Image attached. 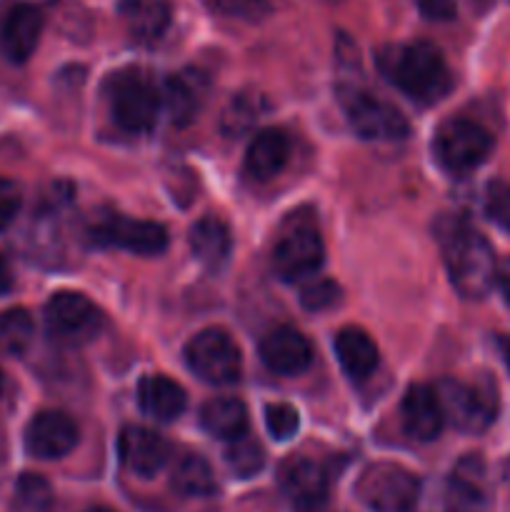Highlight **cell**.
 I'll list each match as a JSON object with an SVG mask.
<instances>
[{
	"label": "cell",
	"instance_id": "obj_1",
	"mask_svg": "<svg viewBox=\"0 0 510 512\" xmlns=\"http://www.w3.org/2000/svg\"><path fill=\"white\" fill-rule=\"evenodd\" d=\"M438 240L453 288L468 300L485 298L498 278V260L488 238L463 220H448L438 228Z\"/></svg>",
	"mask_w": 510,
	"mask_h": 512
},
{
	"label": "cell",
	"instance_id": "obj_2",
	"mask_svg": "<svg viewBox=\"0 0 510 512\" xmlns=\"http://www.w3.org/2000/svg\"><path fill=\"white\" fill-rule=\"evenodd\" d=\"M385 78L418 103H438L453 88V75L443 53L430 43L395 45L380 53Z\"/></svg>",
	"mask_w": 510,
	"mask_h": 512
},
{
	"label": "cell",
	"instance_id": "obj_3",
	"mask_svg": "<svg viewBox=\"0 0 510 512\" xmlns=\"http://www.w3.org/2000/svg\"><path fill=\"white\" fill-rule=\"evenodd\" d=\"M110 115L125 133H148L160 118V88L143 70H120L108 85Z\"/></svg>",
	"mask_w": 510,
	"mask_h": 512
},
{
	"label": "cell",
	"instance_id": "obj_4",
	"mask_svg": "<svg viewBox=\"0 0 510 512\" xmlns=\"http://www.w3.org/2000/svg\"><path fill=\"white\" fill-rule=\"evenodd\" d=\"M440 405H443L445 420L458 430L470 435H478L493 425L498 418V390L493 383L468 385L460 380H440L435 385Z\"/></svg>",
	"mask_w": 510,
	"mask_h": 512
},
{
	"label": "cell",
	"instance_id": "obj_5",
	"mask_svg": "<svg viewBox=\"0 0 510 512\" xmlns=\"http://www.w3.org/2000/svg\"><path fill=\"white\" fill-rule=\"evenodd\" d=\"M340 108L348 118L350 128L365 140H403L408 138L410 125L398 108L375 98L368 90L343 85L338 88Z\"/></svg>",
	"mask_w": 510,
	"mask_h": 512
},
{
	"label": "cell",
	"instance_id": "obj_6",
	"mask_svg": "<svg viewBox=\"0 0 510 512\" xmlns=\"http://www.w3.org/2000/svg\"><path fill=\"white\" fill-rule=\"evenodd\" d=\"M355 493L373 512H410L418 500L420 483L403 465L375 463L363 470Z\"/></svg>",
	"mask_w": 510,
	"mask_h": 512
},
{
	"label": "cell",
	"instance_id": "obj_7",
	"mask_svg": "<svg viewBox=\"0 0 510 512\" xmlns=\"http://www.w3.org/2000/svg\"><path fill=\"white\" fill-rule=\"evenodd\" d=\"M493 153V135L465 118L443 123L435 133V158L445 170L463 175L483 165Z\"/></svg>",
	"mask_w": 510,
	"mask_h": 512
},
{
	"label": "cell",
	"instance_id": "obj_8",
	"mask_svg": "<svg viewBox=\"0 0 510 512\" xmlns=\"http://www.w3.org/2000/svg\"><path fill=\"white\" fill-rule=\"evenodd\" d=\"M185 363L210 385H230L240 378V350L225 330H200L185 345Z\"/></svg>",
	"mask_w": 510,
	"mask_h": 512
},
{
	"label": "cell",
	"instance_id": "obj_9",
	"mask_svg": "<svg viewBox=\"0 0 510 512\" xmlns=\"http://www.w3.org/2000/svg\"><path fill=\"white\" fill-rule=\"evenodd\" d=\"M325 248L318 228L310 220H295L283 230L273 250V270L283 280H300L323 265Z\"/></svg>",
	"mask_w": 510,
	"mask_h": 512
},
{
	"label": "cell",
	"instance_id": "obj_10",
	"mask_svg": "<svg viewBox=\"0 0 510 512\" xmlns=\"http://www.w3.org/2000/svg\"><path fill=\"white\" fill-rule=\"evenodd\" d=\"M90 240L105 248H120L135 255H160L168 248V230L153 220L103 215L90 228Z\"/></svg>",
	"mask_w": 510,
	"mask_h": 512
},
{
	"label": "cell",
	"instance_id": "obj_11",
	"mask_svg": "<svg viewBox=\"0 0 510 512\" xmlns=\"http://www.w3.org/2000/svg\"><path fill=\"white\" fill-rule=\"evenodd\" d=\"M45 325L50 335L65 343H88L100 333L103 315L83 293H55L45 305Z\"/></svg>",
	"mask_w": 510,
	"mask_h": 512
},
{
	"label": "cell",
	"instance_id": "obj_12",
	"mask_svg": "<svg viewBox=\"0 0 510 512\" xmlns=\"http://www.w3.org/2000/svg\"><path fill=\"white\" fill-rule=\"evenodd\" d=\"M78 445V425L60 410H43L25 430V450L38 460L65 458Z\"/></svg>",
	"mask_w": 510,
	"mask_h": 512
},
{
	"label": "cell",
	"instance_id": "obj_13",
	"mask_svg": "<svg viewBox=\"0 0 510 512\" xmlns=\"http://www.w3.org/2000/svg\"><path fill=\"white\" fill-rule=\"evenodd\" d=\"M118 453L130 473L138 475V478H153L168 465L170 443L153 430L130 425L120 433Z\"/></svg>",
	"mask_w": 510,
	"mask_h": 512
},
{
	"label": "cell",
	"instance_id": "obj_14",
	"mask_svg": "<svg viewBox=\"0 0 510 512\" xmlns=\"http://www.w3.org/2000/svg\"><path fill=\"white\" fill-rule=\"evenodd\" d=\"M260 360L278 375H300L313 363V348L303 333L280 325L260 340Z\"/></svg>",
	"mask_w": 510,
	"mask_h": 512
},
{
	"label": "cell",
	"instance_id": "obj_15",
	"mask_svg": "<svg viewBox=\"0 0 510 512\" xmlns=\"http://www.w3.org/2000/svg\"><path fill=\"white\" fill-rule=\"evenodd\" d=\"M400 423L413 440L430 443L440 435L445 425L443 405H440L435 388L428 385H410L400 403Z\"/></svg>",
	"mask_w": 510,
	"mask_h": 512
},
{
	"label": "cell",
	"instance_id": "obj_16",
	"mask_svg": "<svg viewBox=\"0 0 510 512\" xmlns=\"http://www.w3.org/2000/svg\"><path fill=\"white\" fill-rule=\"evenodd\" d=\"M280 488L298 510H315L328 498V475L315 460L293 458L280 468Z\"/></svg>",
	"mask_w": 510,
	"mask_h": 512
},
{
	"label": "cell",
	"instance_id": "obj_17",
	"mask_svg": "<svg viewBox=\"0 0 510 512\" xmlns=\"http://www.w3.org/2000/svg\"><path fill=\"white\" fill-rule=\"evenodd\" d=\"M43 33V13L35 5L20 3L0 25V50L10 63H25L35 53Z\"/></svg>",
	"mask_w": 510,
	"mask_h": 512
},
{
	"label": "cell",
	"instance_id": "obj_18",
	"mask_svg": "<svg viewBox=\"0 0 510 512\" xmlns=\"http://www.w3.org/2000/svg\"><path fill=\"white\" fill-rule=\"evenodd\" d=\"M290 158V138L278 128H265L253 135L245 153V173L253 180H273Z\"/></svg>",
	"mask_w": 510,
	"mask_h": 512
},
{
	"label": "cell",
	"instance_id": "obj_19",
	"mask_svg": "<svg viewBox=\"0 0 510 512\" xmlns=\"http://www.w3.org/2000/svg\"><path fill=\"white\" fill-rule=\"evenodd\" d=\"M120 18L135 43L153 45L170 25V5L165 0H123Z\"/></svg>",
	"mask_w": 510,
	"mask_h": 512
},
{
	"label": "cell",
	"instance_id": "obj_20",
	"mask_svg": "<svg viewBox=\"0 0 510 512\" xmlns=\"http://www.w3.org/2000/svg\"><path fill=\"white\" fill-rule=\"evenodd\" d=\"M138 403L148 418L170 423L185 410V390L165 375H148L138 385Z\"/></svg>",
	"mask_w": 510,
	"mask_h": 512
},
{
	"label": "cell",
	"instance_id": "obj_21",
	"mask_svg": "<svg viewBox=\"0 0 510 512\" xmlns=\"http://www.w3.org/2000/svg\"><path fill=\"white\" fill-rule=\"evenodd\" d=\"M160 98H163V110L175 125H188L205 100V78L200 73L173 75L165 80Z\"/></svg>",
	"mask_w": 510,
	"mask_h": 512
},
{
	"label": "cell",
	"instance_id": "obj_22",
	"mask_svg": "<svg viewBox=\"0 0 510 512\" xmlns=\"http://www.w3.org/2000/svg\"><path fill=\"white\" fill-rule=\"evenodd\" d=\"M335 355L345 375L353 380L370 378L378 368V345L360 328H343L335 335Z\"/></svg>",
	"mask_w": 510,
	"mask_h": 512
},
{
	"label": "cell",
	"instance_id": "obj_23",
	"mask_svg": "<svg viewBox=\"0 0 510 512\" xmlns=\"http://www.w3.org/2000/svg\"><path fill=\"white\" fill-rule=\"evenodd\" d=\"M190 248L193 255L208 268H220L228 260L230 248H233V238H230V228L215 215L200 218L198 223L190 228Z\"/></svg>",
	"mask_w": 510,
	"mask_h": 512
},
{
	"label": "cell",
	"instance_id": "obj_24",
	"mask_svg": "<svg viewBox=\"0 0 510 512\" xmlns=\"http://www.w3.org/2000/svg\"><path fill=\"white\" fill-rule=\"evenodd\" d=\"M200 425L213 438L235 440L248 428V408L238 398H213L200 408Z\"/></svg>",
	"mask_w": 510,
	"mask_h": 512
},
{
	"label": "cell",
	"instance_id": "obj_25",
	"mask_svg": "<svg viewBox=\"0 0 510 512\" xmlns=\"http://www.w3.org/2000/svg\"><path fill=\"white\" fill-rule=\"evenodd\" d=\"M450 500L455 510H478L485 508V468L480 458L460 460L450 478Z\"/></svg>",
	"mask_w": 510,
	"mask_h": 512
},
{
	"label": "cell",
	"instance_id": "obj_26",
	"mask_svg": "<svg viewBox=\"0 0 510 512\" xmlns=\"http://www.w3.org/2000/svg\"><path fill=\"white\" fill-rule=\"evenodd\" d=\"M173 485L178 493L188 495V498H205V495H213L215 478L208 460H203L200 455H183V458L175 463Z\"/></svg>",
	"mask_w": 510,
	"mask_h": 512
},
{
	"label": "cell",
	"instance_id": "obj_27",
	"mask_svg": "<svg viewBox=\"0 0 510 512\" xmlns=\"http://www.w3.org/2000/svg\"><path fill=\"white\" fill-rule=\"evenodd\" d=\"M35 325L28 310L10 308L0 313V355L18 358L33 343Z\"/></svg>",
	"mask_w": 510,
	"mask_h": 512
},
{
	"label": "cell",
	"instance_id": "obj_28",
	"mask_svg": "<svg viewBox=\"0 0 510 512\" xmlns=\"http://www.w3.org/2000/svg\"><path fill=\"white\" fill-rule=\"evenodd\" d=\"M260 113H263V100L258 95H238L225 105L220 115V133L225 138H240L258 123Z\"/></svg>",
	"mask_w": 510,
	"mask_h": 512
},
{
	"label": "cell",
	"instance_id": "obj_29",
	"mask_svg": "<svg viewBox=\"0 0 510 512\" xmlns=\"http://www.w3.org/2000/svg\"><path fill=\"white\" fill-rule=\"evenodd\" d=\"M225 463H228V468L238 478H253V475H258L263 470L265 453L258 440L248 438V435H240V438L230 440L228 450H225Z\"/></svg>",
	"mask_w": 510,
	"mask_h": 512
},
{
	"label": "cell",
	"instance_id": "obj_30",
	"mask_svg": "<svg viewBox=\"0 0 510 512\" xmlns=\"http://www.w3.org/2000/svg\"><path fill=\"white\" fill-rule=\"evenodd\" d=\"M50 500H53V490H50L48 480L33 473L20 475L18 485H15V505L20 512H45Z\"/></svg>",
	"mask_w": 510,
	"mask_h": 512
},
{
	"label": "cell",
	"instance_id": "obj_31",
	"mask_svg": "<svg viewBox=\"0 0 510 512\" xmlns=\"http://www.w3.org/2000/svg\"><path fill=\"white\" fill-rule=\"evenodd\" d=\"M220 15H228L235 20H248V23H260L270 15L273 5L270 0H208Z\"/></svg>",
	"mask_w": 510,
	"mask_h": 512
},
{
	"label": "cell",
	"instance_id": "obj_32",
	"mask_svg": "<svg viewBox=\"0 0 510 512\" xmlns=\"http://www.w3.org/2000/svg\"><path fill=\"white\" fill-rule=\"evenodd\" d=\"M300 425V415L293 405L288 403H273L265 408V428L275 440L293 438L295 430Z\"/></svg>",
	"mask_w": 510,
	"mask_h": 512
},
{
	"label": "cell",
	"instance_id": "obj_33",
	"mask_svg": "<svg viewBox=\"0 0 510 512\" xmlns=\"http://www.w3.org/2000/svg\"><path fill=\"white\" fill-rule=\"evenodd\" d=\"M338 300H340V288L333 283V280H313V283H308L303 290H300V303H303V308L313 310V313L333 308Z\"/></svg>",
	"mask_w": 510,
	"mask_h": 512
},
{
	"label": "cell",
	"instance_id": "obj_34",
	"mask_svg": "<svg viewBox=\"0 0 510 512\" xmlns=\"http://www.w3.org/2000/svg\"><path fill=\"white\" fill-rule=\"evenodd\" d=\"M485 213L493 223L510 233V183L488 185L485 193Z\"/></svg>",
	"mask_w": 510,
	"mask_h": 512
},
{
	"label": "cell",
	"instance_id": "obj_35",
	"mask_svg": "<svg viewBox=\"0 0 510 512\" xmlns=\"http://www.w3.org/2000/svg\"><path fill=\"white\" fill-rule=\"evenodd\" d=\"M20 203H23V195L18 185L8 178H0V230L13 223L15 215L20 213Z\"/></svg>",
	"mask_w": 510,
	"mask_h": 512
},
{
	"label": "cell",
	"instance_id": "obj_36",
	"mask_svg": "<svg viewBox=\"0 0 510 512\" xmlns=\"http://www.w3.org/2000/svg\"><path fill=\"white\" fill-rule=\"evenodd\" d=\"M420 15L433 23H448L458 13V3L455 0H415Z\"/></svg>",
	"mask_w": 510,
	"mask_h": 512
},
{
	"label": "cell",
	"instance_id": "obj_37",
	"mask_svg": "<svg viewBox=\"0 0 510 512\" xmlns=\"http://www.w3.org/2000/svg\"><path fill=\"white\" fill-rule=\"evenodd\" d=\"M495 283H498L503 298L510 303V258H505L503 263L498 265V278H495Z\"/></svg>",
	"mask_w": 510,
	"mask_h": 512
},
{
	"label": "cell",
	"instance_id": "obj_38",
	"mask_svg": "<svg viewBox=\"0 0 510 512\" xmlns=\"http://www.w3.org/2000/svg\"><path fill=\"white\" fill-rule=\"evenodd\" d=\"M10 288H13V275H10V268L8 263H5V258L0 255V295L8 293Z\"/></svg>",
	"mask_w": 510,
	"mask_h": 512
},
{
	"label": "cell",
	"instance_id": "obj_39",
	"mask_svg": "<svg viewBox=\"0 0 510 512\" xmlns=\"http://www.w3.org/2000/svg\"><path fill=\"white\" fill-rule=\"evenodd\" d=\"M505 363H508V370H510V343H508V348H505Z\"/></svg>",
	"mask_w": 510,
	"mask_h": 512
},
{
	"label": "cell",
	"instance_id": "obj_40",
	"mask_svg": "<svg viewBox=\"0 0 510 512\" xmlns=\"http://www.w3.org/2000/svg\"><path fill=\"white\" fill-rule=\"evenodd\" d=\"M85 512H113V510H108V508H90V510H85Z\"/></svg>",
	"mask_w": 510,
	"mask_h": 512
},
{
	"label": "cell",
	"instance_id": "obj_41",
	"mask_svg": "<svg viewBox=\"0 0 510 512\" xmlns=\"http://www.w3.org/2000/svg\"><path fill=\"white\" fill-rule=\"evenodd\" d=\"M3 383H5V378H3V370H0V393H3Z\"/></svg>",
	"mask_w": 510,
	"mask_h": 512
},
{
	"label": "cell",
	"instance_id": "obj_42",
	"mask_svg": "<svg viewBox=\"0 0 510 512\" xmlns=\"http://www.w3.org/2000/svg\"><path fill=\"white\" fill-rule=\"evenodd\" d=\"M455 512H478V510H455Z\"/></svg>",
	"mask_w": 510,
	"mask_h": 512
}]
</instances>
